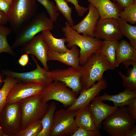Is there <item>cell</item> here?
<instances>
[{
  "mask_svg": "<svg viewBox=\"0 0 136 136\" xmlns=\"http://www.w3.org/2000/svg\"><path fill=\"white\" fill-rule=\"evenodd\" d=\"M48 48L43 41L41 34L36 35L32 39L22 47V54H31L36 56L42 64L43 68L48 71L47 65Z\"/></svg>",
  "mask_w": 136,
  "mask_h": 136,
  "instance_id": "obj_14",
  "label": "cell"
},
{
  "mask_svg": "<svg viewBox=\"0 0 136 136\" xmlns=\"http://www.w3.org/2000/svg\"><path fill=\"white\" fill-rule=\"evenodd\" d=\"M90 104L74 111L75 122L78 127L89 130L97 129L90 109Z\"/></svg>",
  "mask_w": 136,
  "mask_h": 136,
  "instance_id": "obj_22",
  "label": "cell"
},
{
  "mask_svg": "<svg viewBox=\"0 0 136 136\" xmlns=\"http://www.w3.org/2000/svg\"><path fill=\"white\" fill-rule=\"evenodd\" d=\"M19 103L22 113L21 130L33 122L41 120L49 106L43 100L42 94L28 97Z\"/></svg>",
  "mask_w": 136,
  "mask_h": 136,
  "instance_id": "obj_6",
  "label": "cell"
},
{
  "mask_svg": "<svg viewBox=\"0 0 136 136\" xmlns=\"http://www.w3.org/2000/svg\"><path fill=\"white\" fill-rule=\"evenodd\" d=\"M79 51L77 46L74 45L68 52L59 53L48 50V61L54 60L59 61L65 64L71 66L80 70L81 66L79 62Z\"/></svg>",
  "mask_w": 136,
  "mask_h": 136,
  "instance_id": "obj_17",
  "label": "cell"
},
{
  "mask_svg": "<svg viewBox=\"0 0 136 136\" xmlns=\"http://www.w3.org/2000/svg\"><path fill=\"white\" fill-rule=\"evenodd\" d=\"M89 12L87 15L79 23L72 28L79 33L90 37H94L93 32L100 16L96 8L89 3L88 5Z\"/></svg>",
  "mask_w": 136,
  "mask_h": 136,
  "instance_id": "obj_16",
  "label": "cell"
},
{
  "mask_svg": "<svg viewBox=\"0 0 136 136\" xmlns=\"http://www.w3.org/2000/svg\"><path fill=\"white\" fill-rule=\"evenodd\" d=\"M42 127L41 120L33 122L25 129L21 130L16 136H37Z\"/></svg>",
  "mask_w": 136,
  "mask_h": 136,
  "instance_id": "obj_31",
  "label": "cell"
},
{
  "mask_svg": "<svg viewBox=\"0 0 136 136\" xmlns=\"http://www.w3.org/2000/svg\"><path fill=\"white\" fill-rule=\"evenodd\" d=\"M8 22L7 14L0 11V25H3Z\"/></svg>",
  "mask_w": 136,
  "mask_h": 136,
  "instance_id": "obj_40",
  "label": "cell"
},
{
  "mask_svg": "<svg viewBox=\"0 0 136 136\" xmlns=\"http://www.w3.org/2000/svg\"><path fill=\"white\" fill-rule=\"evenodd\" d=\"M22 113L19 102L6 104L0 112V125L6 136H16L21 130Z\"/></svg>",
  "mask_w": 136,
  "mask_h": 136,
  "instance_id": "obj_7",
  "label": "cell"
},
{
  "mask_svg": "<svg viewBox=\"0 0 136 136\" xmlns=\"http://www.w3.org/2000/svg\"><path fill=\"white\" fill-rule=\"evenodd\" d=\"M54 0L56 3L58 10L62 14L70 25L73 27L74 25L71 16L72 10L69 6L67 2L65 0Z\"/></svg>",
  "mask_w": 136,
  "mask_h": 136,
  "instance_id": "obj_30",
  "label": "cell"
},
{
  "mask_svg": "<svg viewBox=\"0 0 136 136\" xmlns=\"http://www.w3.org/2000/svg\"><path fill=\"white\" fill-rule=\"evenodd\" d=\"M107 86L106 80L103 78L89 88L83 89L80 92L79 96L66 110L74 111L80 108L89 105L92 100L98 96L102 90L105 89Z\"/></svg>",
  "mask_w": 136,
  "mask_h": 136,
  "instance_id": "obj_15",
  "label": "cell"
},
{
  "mask_svg": "<svg viewBox=\"0 0 136 136\" xmlns=\"http://www.w3.org/2000/svg\"><path fill=\"white\" fill-rule=\"evenodd\" d=\"M31 57L36 64L37 68L35 69L23 73H18L9 69H5L2 70V74L12 76L21 81L36 83L46 87L53 81L51 72L42 68L33 55H31Z\"/></svg>",
  "mask_w": 136,
  "mask_h": 136,
  "instance_id": "obj_10",
  "label": "cell"
},
{
  "mask_svg": "<svg viewBox=\"0 0 136 136\" xmlns=\"http://www.w3.org/2000/svg\"><path fill=\"white\" fill-rule=\"evenodd\" d=\"M126 109L128 114L136 120V98L127 105Z\"/></svg>",
  "mask_w": 136,
  "mask_h": 136,
  "instance_id": "obj_36",
  "label": "cell"
},
{
  "mask_svg": "<svg viewBox=\"0 0 136 136\" xmlns=\"http://www.w3.org/2000/svg\"><path fill=\"white\" fill-rule=\"evenodd\" d=\"M118 41H102L99 51L105 56L109 63L115 68L116 50Z\"/></svg>",
  "mask_w": 136,
  "mask_h": 136,
  "instance_id": "obj_26",
  "label": "cell"
},
{
  "mask_svg": "<svg viewBox=\"0 0 136 136\" xmlns=\"http://www.w3.org/2000/svg\"><path fill=\"white\" fill-rule=\"evenodd\" d=\"M51 72L53 81H59L71 89L77 95L82 88L80 81L81 70L72 67Z\"/></svg>",
  "mask_w": 136,
  "mask_h": 136,
  "instance_id": "obj_13",
  "label": "cell"
},
{
  "mask_svg": "<svg viewBox=\"0 0 136 136\" xmlns=\"http://www.w3.org/2000/svg\"><path fill=\"white\" fill-rule=\"evenodd\" d=\"M77 95L63 83L54 81L46 87L42 94L43 100L47 103L53 100L61 103L65 108L71 106L77 98Z\"/></svg>",
  "mask_w": 136,
  "mask_h": 136,
  "instance_id": "obj_9",
  "label": "cell"
},
{
  "mask_svg": "<svg viewBox=\"0 0 136 136\" xmlns=\"http://www.w3.org/2000/svg\"><path fill=\"white\" fill-rule=\"evenodd\" d=\"M136 62V49L125 39L118 42L116 50L115 68L127 60Z\"/></svg>",
  "mask_w": 136,
  "mask_h": 136,
  "instance_id": "obj_21",
  "label": "cell"
},
{
  "mask_svg": "<svg viewBox=\"0 0 136 136\" xmlns=\"http://www.w3.org/2000/svg\"><path fill=\"white\" fill-rule=\"evenodd\" d=\"M78 128L74 111L61 109L54 112L49 136H71Z\"/></svg>",
  "mask_w": 136,
  "mask_h": 136,
  "instance_id": "obj_8",
  "label": "cell"
},
{
  "mask_svg": "<svg viewBox=\"0 0 136 136\" xmlns=\"http://www.w3.org/2000/svg\"><path fill=\"white\" fill-rule=\"evenodd\" d=\"M41 32L42 38L49 50L59 53L66 52L70 51V49L65 45L66 42L65 38H55L48 30H44Z\"/></svg>",
  "mask_w": 136,
  "mask_h": 136,
  "instance_id": "obj_23",
  "label": "cell"
},
{
  "mask_svg": "<svg viewBox=\"0 0 136 136\" xmlns=\"http://www.w3.org/2000/svg\"><path fill=\"white\" fill-rule=\"evenodd\" d=\"M136 125L135 124L126 134L125 136H136Z\"/></svg>",
  "mask_w": 136,
  "mask_h": 136,
  "instance_id": "obj_41",
  "label": "cell"
},
{
  "mask_svg": "<svg viewBox=\"0 0 136 136\" xmlns=\"http://www.w3.org/2000/svg\"><path fill=\"white\" fill-rule=\"evenodd\" d=\"M35 0H13L7 13L8 22L13 32L16 34L38 12Z\"/></svg>",
  "mask_w": 136,
  "mask_h": 136,
  "instance_id": "obj_3",
  "label": "cell"
},
{
  "mask_svg": "<svg viewBox=\"0 0 136 136\" xmlns=\"http://www.w3.org/2000/svg\"><path fill=\"white\" fill-rule=\"evenodd\" d=\"M95 7L99 13L100 18L117 19L123 9L117 3L110 0H87Z\"/></svg>",
  "mask_w": 136,
  "mask_h": 136,
  "instance_id": "obj_18",
  "label": "cell"
},
{
  "mask_svg": "<svg viewBox=\"0 0 136 136\" xmlns=\"http://www.w3.org/2000/svg\"><path fill=\"white\" fill-rule=\"evenodd\" d=\"M53 22L47 17L45 11L37 13L15 34L11 48L14 49L22 47L39 32L45 30H52L54 27Z\"/></svg>",
  "mask_w": 136,
  "mask_h": 136,
  "instance_id": "obj_4",
  "label": "cell"
},
{
  "mask_svg": "<svg viewBox=\"0 0 136 136\" xmlns=\"http://www.w3.org/2000/svg\"><path fill=\"white\" fill-rule=\"evenodd\" d=\"M123 63L126 67L130 64L132 67L127 71V75L122 74L121 71H118L122 80V85L125 88L132 91L136 90V62L131 60H127Z\"/></svg>",
  "mask_w": 136,
  "mask_h": 136,
  "instance_id": "obj_24",
  "label": "cell"
},
{
  "mask_svg": "<svg viewBox=\"0 0 136 136\" xmlns=\"http://www.w3.org/2000/svg\"><path fill=\"white\" fill-rule=\"evenodd\" d=\"M117 19L122 34L128 38L131 45L136 49V25L129 24L119 17Z\"/></svg>",
  "mask_w": 136,
  "mask_h": 136,
  "instance_id": "obj_28",
  "label": "cell"
},
{
  "mask_svg": "<svg viewBox=\"0 0 136 136\" xmlns=\"http://www.w3.org/2000/svg\"><path fill=\"white\" fill-rule=\"evenodd\" d=\"M67 2H70L74 6L78 15L80 16H83L85 13L88 10V7H84L80 5L78 0H66Z\"/></svg>",
  "mask_w": 136,
  "mask_h": 136,
  "instance_id": "obj_35",
  "label": "cell"
},
{
  "mask_svg": "<svg viewBox=\"0 0 136 136\" xmlns=\"http://www.w3.org/2000/svg\"><path fill=\"white\" fill-rule=\"evenodd\" d=\"M115 69L99 51L93 53L81 66L80 81L82 89L89 88L100 80L106 71Z\"/></svg>",
  "mask_w": 136,
  "mask_h": 136,
  "instance_id": "obj_2",
  "label": "cell"
},
{
  "mask_svg": "<svg viewBox=\"0 0 136 136\" xmlns=\"http://www.w3.org/2000/svg\"><path fill=\"white\" fill-rule=\"evenodd\" d=\"M119 17L131 24L136 23V2L124 9L121 12Z\"/></svg>",
  "mask_w": 136,
  "mask_h": 136,
  "instance_id": "obj_32",
  "label": "cell"
},
{
  "mask_svg": "<svg viewBox=\"0 0 136 136\" xmlns=\"http://www.w3.org/2000/svg\"><path fill=\"white\" fill-rule=\"evenodd\" d=\"M0 136H6L5 134L3 132L0 125Z\"/></svg>",
  "mask_w": 136,
  "mask_h": 136,
  "instance_id": "obj_42",
  "label": "cell"
},
{
  "mask_svg": "<svg viewBox=\"0 0 136 136\" xmlns=\"http://www.w3.org/2000/svg\"><path fill=\"white\" fill-rule=\"evenodd\" d=\"M13 32L11 28L0 25V54L6 53L15 56L16 54L9 44L7 37Z\"/></svg>",
  "mask_w": 136,
  "mask_h": 136,
  "instance_id": "obj_29",
  "label": "cell"
},
{
  "mask_svg": "<svg viewBox=\"0 0 136 136\" xmlns=\"http://www.w3.org/2000/svg\"><path fill=\"white\" fill-rule=\"evenodd\" d=\"M101 133L98 129L89 130L78 127L71 136H100Z\"/></svg>",
  "mask_w": 136,
  "mask_h": 136,
  "instance_id": "obj_34",
  "label": "cell"
},
{
  "mask_svg": "<svg viewBox=\"0 0 136 136\" xmlns=\"http://www.w3.org/2000/svg\"><path fill=\"white\" fill-rule=\"evenodd\" d=\"M93 36L100 40L118 41L123 35L120 29L117 19L110 18H100L98 20L94 30Z\"/></svg>",
  "mask_w": 136,
  "mask_h": 136,
  "instance_id": "obj_12",
  "label": "cell"
},
{
  "mask_svg": "<svg viewBox=\"0 0 136 136\" xmlns=\"http://www.w3.org/2000/svg\"><path fill=\"white\" fill-rule=\"evenodd\" d=\"M6 76L4 84L0 89V112L6 103L7 98L11 89L15 84L20 81L12 76Z\"/></svg>",
  "mask_w": 136,
  "mask_h": 136,
  "instance_id": "obj_27",
  "label": "cell"
},
{
  "mask_svg": "<svg viewBox=\"0 0 136 136\" xmlns=\"http://www.w3.org/2000/svg\"><path fill=\"white\" fill-rule=\"evenodd\" d=\"M56 109V104L55 102H52L49 105L46 113L41 120L42 129L37 136H49L53 116Z\"/></svg>",
  "mask_w": 136,
  "mask_h": 136,
  "instance_id": "obj_25",
  "label": "cell"
},
{
  "mask_svg": "<svg viewBox=\"0 0 136 136\" xmlns=\"http://www.w3.org/2000/svg\"><path fill=\"white\" fill-rule=\"evenodd\" d=\"M136 120L128 113L126 107L118 108L103 121V129L110 136H125L135 124Z\"/></svg>",
  "mask_w": 136,
  "mask_h": 136,
  "instance_id": "obj_5",
  "label": "cell"
},
{
  "mask_svg": "<svg viewBox=\"0 0 136 136\" xmlns=\"http://www.w3.org/2000/svg\"><path fill=\"white\" fill-rule=\"evenodd\" d=\"M136 98V90L132 91L127 88H125L124 91L115 95H110L104 93L101 96H97L95 97L101 101H112L114 106L118 107L127 106Z\"/></svg>",
  "mask_w": 136,
  "mask_h": 136,
  "instance_id": "obj_20",
  "label": "cell"
},
{
  "mask_svg": "<svg viewBox=\"0 0 136 136\" xmlns=\"http://www.w3.org/2000/svg\"><path fill=\"white\" fill-rule=\"evenodd\" d=\"M113 2H116L123 9L136 2V0H112Z\"/></svg>",
  "mask_w": 136,
  "mask_h": 136,
  "instance_id": "obj_38",
  "label": "cell"
},
{
  "mask_svg": "<svg viewBox=\"0 0 136 136\" xmlns=\"http://www.w3.org/2000/svg\"><path fill=\"white\" fill-rule=\"evenodd\" d=\"M13 0H0V11L6 14Z\"/></svg>",
  "mask_w": 136,
  "mask_h": 136,
  "instance_id": "obj_37",
  "label": "cell"
},
{
  "mask_svg": "<svg viewBox=\"0 0 136 136\" xmlns=\"http://www.w3.org/2000/svg\"><path fill=\"white\" fill-rule=\"evenodd\" d=\"M1 81H2V80L1 79V76H0V83L1 82Z\"/></svg>",
  "mask_w": 136,
  "mask_h": 136,
  "instance_id": "obj_43",
  "label": "cell"
},
{
  "mask_svg": "<svg viewBox=\"0 0 136 136\" xmlns=\"http://www.w3.org/2000/svg\"><path fill=\"white\" fill-rule=\"evenodd\" d=\"M89 107L97 128L98 129L101 128L103 120L118 108L105 104L95 98L91 101Z\"/></svg>",
  "mask_w": 136,
  "mask_h": 136,
  "instance_id": "obj_19",
  "label": "cell"
},
{
  "mask_svg": "<svg viewBox=\"0 0 136 136\" xmlns=\"http://www.w3.org/2000/svg\"><path fill=\"white\" fill-rule=\"evenodd\" d=\"M29 59L28 54H22L18 59V62L21 66H25L29 62Z\"/></svg>",
  "mask_w": 136,
  "mask_h": 136,
  "instance_id": "obj_39",
  "label": "cell"
},
{
  "mask_svg": "<svg viewBox=\"0 0 136 136\" xmlns=\"http://www.w3.org/2000/svg\"><path fill=\"white\" fill-rule=\"evenodd\" d=\"M40 3L45 8L50 18L54 22L56 21L59 14L57 12V7L53 2L49 0H35Z\"/></svg>",
  "mask_w": 136,
  "mask_h": 136,
  "instance_id": "obj_33",
  "label": "cell"
},
{
  "mask_svg": "<svg viewBox=\"0 0 136 136\" xmlns=\"http://www.w3.org/2000/svg\"><path fill=\"white\" fill-rule=\"evenodd\" d=\"M45 87L39 83L20 81L15 84L11 89L6 104L19 102L28 97L42 94Z\"/></svg>",
  "mask_w": 136,
  "mask_h": 136,
  "instance_id": "obj_11",
  "label": "cell"
},
{
  "mask_svg": "<svg viewBox=\"0 0 136 136\" xmlns=\"http://www.w3.org/2000/svg\"><path fill=\"white\" fill-rule=\"evenodd\" d=\"M65 26L61 28L66 42L67 47H71L74 45L79 46V62L83 65L93 53L99 51L102 41L95 37H90L81 35L73 28L66 21Z\"/></svg>",
  "mask_w": 136,
  "mask_h": 136,
  "instance_id": "obj_1",
  "label": "cell"
}]
</instances>
